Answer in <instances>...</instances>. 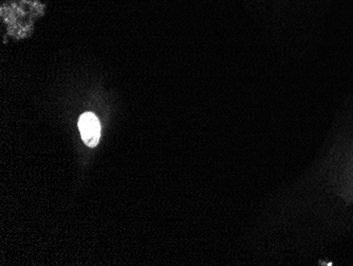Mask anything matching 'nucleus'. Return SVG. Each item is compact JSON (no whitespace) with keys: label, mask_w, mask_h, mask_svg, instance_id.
Wrapping results in <instances>:
<instances>
[{"label":"nucleus","mask_w":353,"mask_h":266,"mask_svg":"<svg viewBox=\"0 0 353 266\" xmlns=\"http://www.w3.org/2000/svg\"><path fill=\"white\" fill-rule=\"evenodd\" d=\"M77 125L85 144L89 148L98 146L101 138V123L98 117L92 113H85L79 117Z\"/></svg>","instance_id":"1"}]
</instances>
